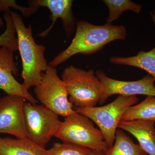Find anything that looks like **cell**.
<instances>
[{
  "instance_id": "6da1fadb",
  "label": "cell",
  "mask_w": 155,
  "mask_h": 155,
  "mask_svg": "<svg viewBox=\"0 0 155 155\" xmlns=\"http://www.w3.org/2000/svg\"><path fill=\"white\" fill-rule=\"evenodd\" d=\"M75 29V36L70 44L49 63L50 66L56 68L77 54H92L111 42L124 40L127 34L124 25L107 23L96 25L84 20L76 22Z\"/></svg>"
},
{
  "instance_id": "7a4b0ae2",
  "label": "cell",
  "mask_w": 155,
  "mask_h": 155,
  "mask_svg": "<svg viewBox=\"0 0 155 155\" xmlns=\"http://www.w3.org/2000/svg\"><path fill=\"white\" fill-rule=\"evenodd\" d=\"M17 33L18 50L22 62V85L27 89L38 85L49 66L45 57L46 48L38 44L32 35V26H25L22 17L16 12H10Z\"/></svg>"
},
{
  "instance_id": "3957f363",
  "label": "cell",
  "mask_w": 155,
  "mask_h": 155,
  "mask_svg": "<svg viewBox=\"0 0 155 155\" xmlns=\"http://www.w3.org/2000/svg\"><path fill=\"white\" fill-rule=\"evenodd\" d=\"M69 96V102L77 108L95 107L103 91L102 84L93 69H80L71 65L61 75Z\"/></svg>"
},
{
  "instance_id": "277c9868",
  "label": "cell",
  "mask_w": 155,
  "mask_h": 155,
  "mask_svg": "<svg viewBox=\"0 0 155 155\" xmlns=\"http://www.w3.org/2000/svg\"><path fill=\"white\" fill-rule=\"evenodd\" d=\"M63 142L104 152L108 150L102 133L88 117L76 113L65 117L55 136Z\"/></svg>"
},
{
  "instance_id": "5b68a950",
  "label": "cell",
  "mask_w": 155,
  "mask_h": 155,
  "mask_svg": "<svg viewBox=\"0 0 155 155\" xmlns=\"http://www.w3.org/2000/svg\"><path fill=\"white\" fill-rule=\"evenodd\" d=\"M137 96L119 95L112 102L104 106L77 108V113L95 123L102 133L108 149L113 146L119 122L126 111L138 102Z\"/></svg>"
},
{
  "instance_id": "8992f818",
  "label": "cell",
  "mask_w": 155,
  "mask_h": 155,
  "mask_svg": "<svg viewBox=\"0 0 155 155\" xmlns=\"http://www.w3.org/2000/svg\"><path fill=\"white\" fill-rule=\"evenodd\" d=\"M34 91L38 101L58 116L66 117L76 112L69 102L64 81L58 76L56 68L49 65Z\"/></svg>"
},
{
  "instance_id": "52a82bcc",
  "label": "cell",
  "mask_w": 155,
  "mask_h": 155,
  "mask_svg": "<svg viewBox=\"0 0 155 155\" xmlns=\"http://www.w3.org/2000/svg\"><path fill=\"white\" fill-rule=\"evenodd\" d=\"M23 112L28 138L45 148L61 126L59 116L43 105L26 102Z\"/></svg>"
},
{
  "instance_id": "ba28073f",
  "label": "cell",
  "mask_w": 155,
  "mask_h": 155,
  "mask_svg": "<svg viewBox=\"0 0 155 155\" xmlns=\"http://www.w3.org/2000/svg\"><path fill=\"white\" fill-rule=\"evenodd\" d=\"M96 75L103 84L102 94L99 103L104 104L114 95L132 96L137 95L155 97V78L148 74L141 79L134 81L116 80L108 77L103 70L99 69Z\"/></svg>"
},
{
  "instance_id": "9c48e42d",
  "label": "cell",
  "mask_w": 155,
  "mask_h": 155,
  "mask_svg": "<svg viewBox=\"0 0 155 155\" xmlns=\"http://www.w3.org/2000/svg\"><path fill=\"white\" fill-rule=\"evenodd\" d=\"M25 101L17 95L0 97V134H11L18 139L28 138L23 112Z\"/></svg>"
},
{
  "instance_id": "30bf717a",
  "label": "cell",
  "mask_w": 155,
  "mask_h": 155,
  "mask_svg": "<svg viewBox=\"0 0 155 155\" xmlns=\"http://www.w3.org/2000/svg\"><path fill=\"white\" fill-rule=\"evenodd\" d=\"M14 52L7 46L0 48V90L7 95L19 96L28 102L36 104L38 101L14 77V75L18 76L19 70L14 60Z\"/></svg>"
},
{
  "instance_id": "8fae6325",
  "label": "cell",
  "mask_w": 155,
  "mask_h": 155,
  "mask_svg": "<svg viewBox=\"0 0 155 155\" xmlns=\"http://www.w3.org/2000/svg\"><path fill=\"white\" fill-rule=\"evenodd\" d=\"M30 7L39 8L45 7L51 13L50 19L51 23L49 27L38 35L39 37H45L54 27L57 20L61 19L66 35L69 37L76 29V19L72 12V0H34L29 1Z\"/></svg>"
},
{
  "instance_id": "7c38bea8",
  "label": "cell",
  "mask_w": 155,
  "mask_h": 155,
  "mask_svg": "<svg viewBox=\"0 0 155 155\" xmlns=\"http://www.w3.org/2000/svg\"><path fill=\"white\" fill-rule=\"evenodd\" d=\"M155 124L154 121L149 120L121 121L118 128L134 136L147 155H155Z\"/></svg>"
},
{
  "instance_id": "4fadbf2b",
  "label": "cell",
  "mask_w": 155,
  "mask_h": 155,
  "mask_svg": "<svg viewBox=\"0 0 155 155\" xmlns=\"http://www.w3.org/2000/svg\"><path fill=\"white\" fill-rule=\"evenodd\" d=\"M0 155H47L46 150L28 137H0Z\"/></svg>"
},
{
  "instance_id": "5bb4252c",
  "label": "cell",
  "mask_w": 155,
  "mask_h": 155,
  "mask_svg": "<svg viewBox=\"0 0 155 155\" xmlns=\"http://www.w3.org/2000/svg\"><path fill=\"white\" fill-rule=\"evenodd\" d=\"M110 61L113 64L140 68L155 78V47L149 51H140L136 55L132 57H112Z\"/></svg>"
},
{
  "instance_id": "9a60e30c",
  "label": "cell",
  "mask_w": 155,
  "mask_h": 155,
  "mask_svg": "<svg viewBox=\"0 0 155 155\" xmlns=\"http://www.w3.org/2000/svg\"><path fill=\"white\" fill-rule=\"evenodd\" d=\"M104 155H148L139 144H136L122 129H117L113 146Z\"/></svg>"
},
{
  "instance_id": "2e32d148",
  "label": "cell",
  "mask_w": 155,
  "mask_h": 155,
  "mask_svg": "<svg viewBox=\"0 0 155 155\" xmlns=\"http://www.w3.org/2000/svg\"><path fill=\"white\" fill-rule=\"evenodd\" d=\"M135 120L155 122V97L148 96L141 103L130 107L122 116L121 121Z\"/></svg>"
},
{
  "instance_id": "e0dca14e",
  "label": "cell",
  "mask_w": 155,
  "mask_h": 155,
  "mask_svg": "<svg viewBox=\"0 0 155 155\" xmlns=\"http://www.w3.org/2000/svg\"><path fill=\"white\" fill-rule=\"evenodd\" d=\"M103 2L109 9V16L106 20L107 24H112L119 19L125 11H130L139 14L142 10L141 5L130 0H104Z\"/></svg>"
},
{
  "instance_id": "ac0fdd59",
  "label": "cell",
  "mask_w": 155,
  "mask_h": 155,
  "mask_svg": "<svg viewBox=\"0 0 155 155\" xmlns=\"http://www.w3.org/2000/svg\"><path fill=\"white\" fill-rule=\"evenodd\" d=\"M47 155H92V151L87 148L67 143H55Z\"/></svg>"
},
{
  "instance_id": "d6986e66",
  "label": "cell",
  "mask_w": 155,
  "mask_h": 155,
  "mask_svg": "<svg viewBox=\"0 0 155 155\" xmlns=\"http://www.w3.org/2000/svg\"><path fill=\"white\" fill-rule=\"evenodd\" d=\"M4 18L6 27L5 31L0 35V47L7 46L16 51L18 49L17 33L10 12L5 13Z\"/></svg>"
},
{
  "instance_id": "ffe728a7",
  "label": "cell",
  "mask_w": 155,
  "mask_h": 155,
  "mask_svg": "<svg viewBox=\"0 0 155 155\" xmlns=\"http://www.w3.org/2000/svg\"><path fill=\"white\" fill-rule=\"evenodd\" d=\"M150 14L151 17L153 21L155 23V9L153 11V12H151Z\"/></svg>"
},
{
  "instance_id": "44dd1931",
  "label": "cell",
  "mask_w": 155,
  "mask_h": 155,
  "mask_svg": "<svg viewBox=\"0 0 155 155\" xmlns=\"http://www.w3.org/2000/svg\"><path fill=\"white\" fill-rule=\"evenodd\" d=\"M92 155H104V152H103L92 151Z\"/></svg>"
},
{
  "instance_id": "7402d4cb",
  "label": "cell",
  "mask_w": 155,
  "mask_h": 155,
  "mask_svg": "<svg viewBox=\"0 0 155 155\" xmlns=\"http://www.w3.org/2000/svg\"><path fill=\"white\" fill-rule=\"evenodd\" d=\"M4 25V22L3 21L2 19L0 17V28H2V27Z\"/></svg>"
},
{
  "instance_id": "603a6c76",
  "label": "cell",
  "mask_w": 155,
  "mask_h": 155,
  "mask_svg": "<svg viewBox=\"0 0 155 155\" xmlns=\"http://www.w3.org/2000/svg\"></svg>"
}]
</instances>
